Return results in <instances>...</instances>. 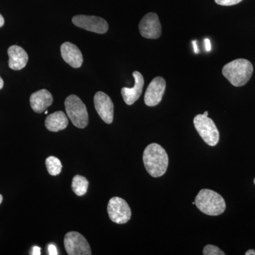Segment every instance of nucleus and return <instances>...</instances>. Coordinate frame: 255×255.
<instances>
[{"mask_svg": "<svg viewBox=\"0 0 255 255\" xmlns=\"http://www.w3.org/2000/svg\"><path fill=\"white\" fill-rule=\"evenodd\" d=\"M147 173L152 177H160L167 172L169 157L163 147L157 143L147 145L142 155Z\"/></svg>", "mask_w": 255, "mask_h": 255, "instance_id": "nucleus-1", "label": "nucleus"}, {"mask_svg": "<svg viewBox=\"0 0 255 255\" xmlns=\"http://www.w3.org/2000/svg\"><path fill=\"white\" fill-rule=\"evenodd\" d=\"M222 73L233 86H244L252 78L253 65L246 59L235 60L223 67Z\"/></svg>", "mask_w": 255, "mask_h": 255, "instance_id": "nucleus-2", "label": "nucleus"}, {"mask_svg": "<svg viewBox=\"0 0 255 255\" xmlns=\"http://www.w3.org/2000/svg\"><path fill=\"white\" fill-rule=\"evenodd\" d=\"M195 205L201 212L209 216H216L226 211L224 199L216 191L201 189L195 198Z\"/></svg>", "mask_w": 255, "mask_h": 255, "instance_id": "nucleus-3", "label": "nucleus"}, {"mask_svg": "<svg viewBox=\"0 0 255 255\" xmlns=\"http://www.w3.org/2000/svg\"><path fill=\"white\" fill-rule=\"evenodd\" d=\"M65 110L73 125L79 128H85L88 125L89 116L87 107L78 96L72 95L65 101Z\"/></svg>", "mask_w": 255, "mask_h": 255, "instance_id": "nucleus-4", "label": "nucleus"}, {"mask_svg": "<svg viewBox=\"0 0 255 255\" xmlns=\"http://www.w3.org/2000/svg\"><path fill=\"white\" fill-rule=\"evenodd\" d=\"M194 127L204 142L210 146L217 145L220 134L212 119L204 114H198L194 119Z\"/></svg>", "mask_w": 255, "mask_h": 255, "instance_id": "nucleus-5", "label": "nucleus"}, {"mask_svg": "<svg viewBox=\"0 0 255 255\" xmlns=\"http://www.w3.org/2000/svg\"><path fill=\"white\" fill-rule=\"evenodd\" d=\"M107 211L110 219L117 224H124L130 221L131 210L127 201L122 198L115 196L109 201Z\"/></svg>", "mask_w": 255, "mask_h": 255, "instance_id": "nucleus-6", "label": "nucleus"}, {"mask_svg": "<svg viewBox=\"0 0 255 255\" xmlns=\"http://www.w3.org/2000/svg\"><path fill=\"white\" fill-rule=\"evenodd\" d=\"M64 246L69 255H91L90 244L82 234L75 231L69 232L64 238Z\"/></svg>", "mask_w": 255, "mask_h": 255, "instance_id": "nucleus-7", "label": "nucleus"}, {"mask_svg": "<svg viewBox=\"0 0 255 255\" xmlns=\"http://www.w3.org/2000/svg\"><path fill=\"white\" fill-rule=\"evenodd\" d=\"M72 21L79 28L100 34L107 33L109 29L107 21L99 16L77 15L74 16Z\"/></svg>", "mask_w": 255, "mask_h": 255, "instance_id": "nucleus-8", "label": "nucleus"}, {"mask_svg": "<svg viewBox=\"0 0 255 255\" xmlns=\"http://www.w3.org/2000/svg\"><path fill=\"white\" fill-rule=\"evenodd\" d=\"M139 31L144 38L147 39H157L162 34V26L158 16L150 12L144 16L139 23Z\"/></svg>", "mask_w": 255, "mask_h": 255, "instance_id": "nucleus-9", "label": "nucleus"}, {"mask_svg": "<svg viewBox=\"0 0 255 255\" xmlns=\"http://www.w3.org/2000/svg\"><path fill=\"white\" fill-rule=\"evenodd\" d=\"M94 102L100 118L106 124H112L114 120V104L110 97L105 92H98L95 95Z\"/></svg>", "mask_w": 255, "mask_h": 255, "instance_id": "nucleus-10", "label": "nucleus"}, {"mask_svg": "<svg viewBox=\"0 0 255 255\" xmlns=\"http://www.w3.org/2000/svg\"><path fill=\"white\" fill-rule=\"evenodd\" d=\"M166 89V82L162 77H156L151 81L146 90L144 101L148 107H155L160 103Z\"/></svg>", "mask_w": 255, "mask_h": 255, "instance_id": "nucleus-11", "label": "nucleus"}, {"mask_svg": "<svg viewBox=\"0 0 255 255\" xmlns=\"http://www.w3.org/2000/svg\"><path fill=\"white\" fill-rule=\"evenodd\" d=\"M132 76L135 79V85L132 88L124 87L122 89V95L125 103L128 105H132L142 95L144 86V78L142 74L135 71L132 73Z\"/></svg>", "mask_w": 255, "mask_h": 255, "instance_id": "nucleus-12", "label": "nucleus"}, {"mask_svg": "<svg viewBox=\"0 0 255 255\" xmlns=\"http://www.w3.org/2000/svg\"><path fill=\"white\" fill-rule=\"evenodd\" d=\"M62 58L73 68H79L83 63V56L78 47L70 42H65L60 47Z\"/></svg>", "mask_w": 255, "mask_h": 255, "instance_id": "nucleus-13", "label": "nucleus"}, {"mask_svg": "<svg viewBox=\"0 0 255 255\" xmlns=\"http://www.w3.org/2000/svg\"><path fill=\"white\" fill-rule=\"evenodd\" d=\"M53 101V96L49 91L41 90L32 94L30 97V105L35 112L41 114L51 106Z\"/></svg>", "mask_w": 255, "mask_h": 255, "instance_id": "nucleus-14", "label": "nucleus"}, {"mask_svg": "<svg viewBox=\"0 0 255 255\" xmlns=\"http://www.w3.org/2000/svg\"><path fill=\"white\" fill-rule=\"evenodd\" d=\"M9 55V67L11 70H22L28 63L27 53L21 47L18 46H10L8 49Z\"/></svg>", "mask_w": 255, "mask_h": 255, "instance_id": "nucleus-15", "label": "nucleus"}, {"mask_svg": "<svg viewBox=\"0 0 255 255\" xmlns=\"http://www.w3.org/2000/svg\"><path fill=\"white\" fill-rule=\"evenodd\" d=\"M46 128L51 132H58L64 130L68 126V119L63 112H56L50 114L45 121Z\"/></svg>", "mask_w": 255, "mask_h": 255, "instance_id": "nucleus-16", "label": "nucleus"}, {"mask_svg": "<svg viewBox=\"0 0 255 255\" xmlns=\"http://www.w3.org/2000/svg\"><path fill=\"white\" fill-rule=\"evenodd\" d=\"M89 182L85 177L75 175L72 182V189L77 196H82L86 194L88 189Z\"/></svg>", "mask_w": 255, "mask_h": 255, "instance_id": "nucleus-17", "label": "nucleus"}, {"mask_svg": "<svg viewBox=\"0 0 255 255\" xmlns=\"http://www.w3.org/2000/svg\"><path fill=\"white\" fill-rule=\"evenodd\" d=\"M46 165L48 173L52 176L58 175L61 172L63 167L60 159L54 156H50L46 159Z\"/></svg>", "mask_w": 255, "mask_h": 255, "instance_id": "nucleus-18", "label": "nucleus"}, {"mask_svg": "<svg viewBox=\"0 0 255 255\" xmlns=\"http://www.w3.org/2000/svg\"><path fill=\"white\" fill-rule=\"evenodd\" d=\"M203 254L204 255H225V253H223L218 247L213 246V245H207L204 247V250H203Z\"/></svg>", "mask_w": 255, "mask_h": 255, "instance_id": "nucleus-19", "label": "nucleus"}, {"mask_svg": "<svg viewBox=\"0 0 255 255\" xmlns=\"http://www.w3.org/2000/svg\"><path fill=\"white\" fill-rule=\"evenodd\" d=\"M243 0H215L216 4L221 6H233L241 3Z\"/></svg>", "mask_w": 255, "mask_h": 255, "instance_id": "nucleus-20", "label": "nucleus"}, {"mask_svg": "<svg viewBox=\"0 0 255 255\" xmlns=\"http://www.w3.org/2000/svg\"><path fill=\"white\" fill-rule=\"evenodd\" d=\"M48 254L50 255H58V250L54 245H49L48 246Z\"/></svg>", "mask_w": 255, "mask_h": 255, "instance_id": "nucleus-21", "label": "nucleus"}, {"mask_svg": "<svg viewBox=\"0 0 255 255\" xmlns=\"http://www.w3.org/2000/svg\"><path fill=\"white\" fill-rule=\"evenodd\" d=\"M31 255H41V248L38 246L33 247L32 249Z\"/></svg>", "mask_w": 255, "mask_h": 255, "instance_id": "nucleus-22", "label": "nucleus"}, {"mask_svg": "<svg viewBox=\"0 0 255 255\" xmlns=\"http://www.w3.org/2000/svg\"><path fill=\"white\" fill-rule=\"evenodd\" d=\"M204 43H205L206 50L207 52L211 51V43L209 38H206L204 40Z\"/></svg>", "mask_w": 255, "mask_h": 255, "instance_id": "nucleus-23", "label": "nucleus"}, {"mask_svg": "<svg viewBox=\"0 0 255 255\" xmlns=\"http://www.w3.org/2000/svg\"><path fill=\"white\" fill-rule=\"evenodd\" d=\"M192 43H193V46H194V53H199V48H198L197 43H196V41H193Z\"/></svg>", "mask_w": 255, "mask_h": 255, "instance_id": "nucleus-24", "label": "nucleus"}, {"mask_svg": "<svg viewBox=\"0 0 255 255\" xmlns=\"http://www.w3.org/2000/svg\"><path fill=\"white\" fill-rule=\"evenodd\" d=\"M4 24V18L3 17L2 15L0 14V28L2 27Z\"/></svg>", "mask_w": 255, "mask_h": 255, "instance_id": "nucleus-25", "label": "nucleus"}, {"mask_svg": "<svg viewBox=\"0 0 255 255\" xmlns=\"http://www.w3.org/2000/svg\"><path fill=\"white\" fill-rule=\"evenodd\" d=\"M246 255H255V250H249L246 253Z\"/></svg>", "mask_w": 255, "mask_h": 255, "instance_id": "nucleus-26", "label": "nucleus"}, {"mask_svg": "<svg viewBox=\"0 0 255 255\" xmlns=\"http://www.w3.org/2000/svg\"><path fill=\"white\" fill-rule=\"evenodd\" d=\"M3 87H4V81H3L2 78L0 76V90H1Z\"/></svg>", "mask_w": 255, "mask_h": 255, "instance_id": "nucleus-27", "label": "nucleus"}, {"mask_svg": "<svg viewBox=\"0 0 255 255\" xmlns=\"http://www.w3.org/2000/svg\"><path fill=\"white\" fill-rule=\"evenodd\" d=\"M3 200L2 196L0 194V204H1V201Z\"/></svg>", "mask_w": 255, "mask_h": 255, "instance_id": "nucleus-28", "label": "nucleus"}, {"mask_svg": "<svg viewBox=\"0 0 255 255\" xmlns=\"http://www.w3.org/2000/svg\"><path fill=\"white\" fill-rule=\"evenodd\" d=\"M203 114H204V115L206 116V117H208V115H209V112H208L207 111H206V112H204V113Z\"/></svg>", "mask_w": 255, "mask_h": 255, "instance_id": "nucleus-29", "label": "nucleus"}, {"mask_svg": "<svg viewBox=\"0 0 255 255\" xmlns=\"http://www.w3.org/2000/svg\"><path fill=\"white\" fill-rule=\"evenodd\" d=\"M48 111H45V114H48Z\"/></svg>", "mask_w": 255, "mask_h": 255, "instance_id": "nucleus-30", "label": "nucleus"}, {"mask_svg": "<svg viewBox=\"0 0 255 255\" xmlns=\"http://www.w3.org/2000/svg\"><path fill=\"white\" fill-rule=\"evenodd\" d=\"M254 183H255V179H254Z\"/></svg>", "mask_w": 255, "mask_h": 255, "instance_id": "nucleus-31", "label": "nucleus"}]
</instances>
